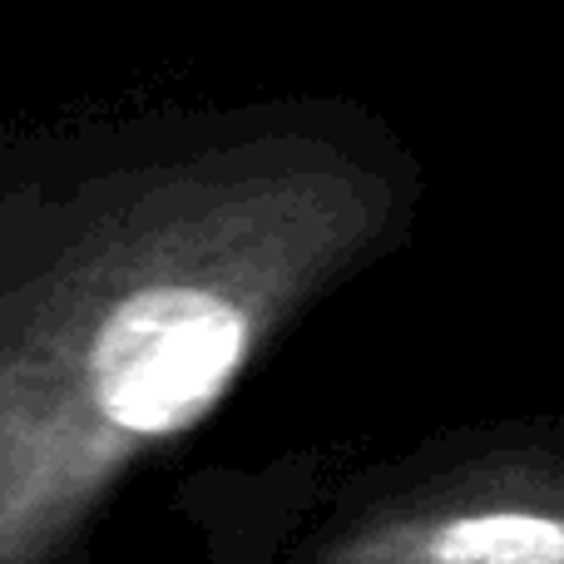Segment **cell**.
<instances>
[{"label":"cell","instance_id":"obj_1","mask_svg":"<svg viewBox=\"0 0 564 564\" xmlns=\"http://www.w3.org/2000/svg\"><path fill=\"white\" fill-rule=\"evenodd\" d=\"M377 208L371 178L302 144L99 198L0 302V564H45L119 466L208 416Z\"/></svg>","mask_w":564,"mask_h":564},{"label":"cell","instance_id":"obj_2","mask_svg":"<svg viewBox=\"0 0 564 564\" xmlns=\"http://www.w3.org/2000/svg\"><path fill=\"white\" fill-rule=\"evenodd\" d=\"M327 564H564V506L476 500L361 530Z\"/></svg>","mask_w":564,"mask_h":564}]
</instances>
